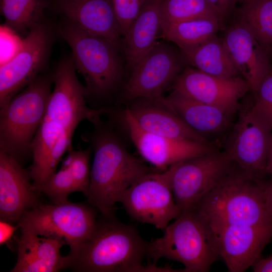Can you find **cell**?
Here are the masks:
<instances>
[{"mask_svg": "<svg viewBox=\"0 0 272 272\" xmlns=\"http://www.w3.org/2000/svg\"><path fill=\"white\" fill-rule=\"evenodd\" d=\"M97 217V209L89 203H41L25 213L17 226L39 236L62 239L72 248L92 233Z\"/></svg>", "mask_w": 272, "mask_h": 272, "instance_id": "cell-8", "label": "cell"}, {"mask_svg": "<svg viewBox=\"0 0 272 272\" xmlns=\"http://www.w3.org/2000/svg\"><path fill=\"white\" fill-rule=\"evenodd\" d=\"M172 92L187 98L216 106L234 114L240 100L251 91L248 82L239 76L222 78L187 65L172 84Z\"/></svg>", "mask_w": 272, "mask_h": 272, "instance_id": "cell-14", "label": "cell"}, {"mask_svg": "<svg viewBox=\"0 0 272 272\" xmlns=\"http://www.w3.org/2000/svg\"><path fill=\"white\" fill-rule=\"evenodd\" d=\"M235 13L236 19L225 29L222 38L240 75L254 94L272 70L271 61L245 22Z\"/></svg>", "mask_w": 272, "mask_h": 272, "instance_id": "cell-17", "label": "cell"}, {"mask_svg": "<svg viewBox=\"0 0 272 272\" xmlns=\"http://www.w3.org/2000/svg\"><path fill=\"white\" fill-rule=\"evenodd\" d=\"M180 117L188 126L203 137L223 132L233 113L221 107L191 100L171 93L154 101Z\"/></svg>", "mask_w": 272, "mask_h": 272, "instance_id": "cell-22", "label": "cell"}, {"mask_svg": "<svg viewBox=\"0 0 272 272\" xmlns=\"http://www.w3.org/2000/svg\"><path fill=\"white\" fill-rule=\"evenodd\" d=\"M201 17L224 21L206 0H162V28L167 25Z\"/></svg>", "mask_w": 272, "mask_h": 272, "instance_id": "cell-29", "label": "cell"}, {"mask_svg": "<svg viewBox=\"0 0 272 272\" xmlns=\"http://www.w3.org/2000/svg\"><path fill=\"white\" fill-rule=\"evenodd\" d=\"M235 166L225 151L213 150L182 160L165 170L181 210L194 207Z\"/></svg>", "mask_w": 272, "mask_h": 272, "instance_id": "cell-9", "label": "cell"}, {"mask_svg": "<svg viewBox=\"0 0 272 272\" xmlns=\"http://www.w3.org/2000/svg\"><path fill=\"white\" fill-rule=\"evenodd\" d=\"M19 228L10 223L1 220L0 221V244L1 245L10 241L15 231Z\"/></svg>", "mask_w": 272, "mask_h": 272, "instance_id": "cell-34", "label": "cell"}, {"mask_svg": "<svg viewBox=\"0 0 272 272\" xmlns=\"http://www.w3.org/2000/svg\"><path fill=\"white\" fill-rule=\"evenodd\" d=\"M122 116L129 136L139 153L158 171H164L182 160L213 150L209 144L172 139L146 132L138 126L127 108Z\"/></svg>", "mask_w": 272, "mask_h": 272, "instance_id": "cell-16", "label": "cell"}, {"mask_svg": "<svg viewBox=\"0 0 272 272\" xmlns=\"http://www.w3.org/2000/svg\"><path fill=\"white\" fill-rule=\"evenodd\" d=\"M251 267L254 272H272V254L266 257H260Z\"/></svg>", "mask_w": 272, "mask_h": 272, "instance_id": "cell-35", "label": "cell"}, {"mask_svg": "<svg viewBox=\"0 0 272 272\" xmlns=\"http://www.w3.org/2000/svg\"><path fill=\"white\" fill-rule=\"evenodd\" d=\"M193 207L213 230L231 225L272 223L265 181L251 177L236 165Z\"/></svg>", "mask_w": 272, "mask_h": 272, "instance_id": "cell-4", "label": "cell"}, {"mask_svg": "<svg viewBox=\"0 0 272 272\" xmlns=\"http://www.w3.org/2000/svg\"><path fill=\"white\" fill-rule=\"evenodd\" d=\"M133 104L128 109L143 130L167 138L208 144L206 138L188 126L174 113L154 101Z\"/></svg>", "mask_w": 272, "mask_h": 272, "instance_id": "cell-23", "label": "cell"}, {"mask_svg": "<svg viewBox=\"0 0 272 272\" xmlns=\"http://www.w3.org/2000/svg\"><path fill=\"white\" fill-rule=\"evenodd\" d=\"M180 50L188 65L205 73L226 79L240 75L222 38L217 35L200 44Z\"/></svg>", "mask_w": 272, "mask_h": 272, "instance_id": "cell-25", "label": "cell"}, {"mask_svg": "<svg viewBox=\"0 0 272 272\" xmlns=\"http://www.w3.org/2000/svg\"><path fill=\"white\" fill-rule=\"evenodd\" d=\"M23 39L7 27H1V65L10 60L20 49Z\"/></svg>", "mask_w": 272, "mask_h": 272, "instance_id": "cell-32", "label": "cell"}, {"mask_svg": "<svg viewBox=\"0 0 272 272\" xmlns=\"http://www.w3.org/2000/svg\"><path fill=\"white\" fill-rule=\"evenodd\" d=\"M72 55L62 59L53 74L54 87L31 144L29 172L34 187L42 185L56 172L58 164L72 146L80 123H94L104 108L88 106L85 86L79 81Z\"/></svg>", "mask_w": 272, "mask_h": 272, "instance_id": "cell-1", "label": "cell"}, {"mask_svg": "<svg viewBox=\"0 0 272 272\" xmlns=\"http://www.w3.org/2000/svg\"><path fill=\"white\" fill-rule=\"evenodd\" d=\"M46 7L44 0H0L6 25L17 33L29 31L42 22Z\"/></svg>", "mask_w": 272, "mask_h": 272, "instance_id": "cell-28", "label": "cell"}, {"mask_svg": "<svg viewBox=\"0 0 272 272\" xmlns=\"http://www.w3.org/2000/svg\"><path fill=\"white\" fill-rule=\"evenodd\" d=\"M119 202L131 220L162 230L182 212L166 170L152 171L143 176L124 192Z\"/></svg>", "mask_w": 272, "mask_h": 272, "instance_id": "cell-11", "label": "cell"}, {"mask_svg": "<svg viewBox=\"0 0 272 272\" xmlns=\"http://www.w3.org/2000/svg\"><path fill=\"white\" fill-rule=\"evenodd\" d=\"M162 31V0H146L123 36L122 47L127 67H132L157 42Z\"/></svg>", "mask_w": 272, "mask_h": 272, "instance_id": "cell-24", "label": "cell"}, {"mask_svg": "<svg viewBox=\"0 0 272 272\" xmlns=\"http://www.w3.org/2000/svg\"><path fill=\"white\" fill-rule=\"evenodd\" d=\"M254 94V110L272 128V70L261 80Z\"/></svg>", "mask_w": 272, "mask_h": 272, "instance_id": "cell-30", "label": "cell"}, {"mask_svg": "<svg viewBox=\"0 0 272 272\" xmlns=\"http://www.w3.org/2000/svg\"><path fill=\"white\" fill-rule=\"evenodd\" d=\"M58 31L71 48L76 70L85 80L87 97L103 98L112 93L123 74L122 45L91 35L67 19Z\"/></svg>", "mask_w": 272, "mask_h": 272, "instance_id": "cell-6", "label": "cell"}, {"mask_svg": "<svg viewBox=\"0 0 272 272\" xmlns=\"http://www.w3.org/2000/svg\"><path fill=\"white\" fill-rule=\"evenodd\" d=\"M219 257L229 272L251 267L272 240V223L231 225L213 230Z\"/></svg>", "mask_w": 272, "mask_h": 272, "instance_id": "cell-15", "label": "cell"}, {"mask_svg": "<svg viewBox=\"0 0 272 272\" xmlns=\"http://www.w3.org/2000/svg\"><path fill=\"white\" fill-rule=\"evenodd\" d=\"M146 0H112L114 11L123 37L139 15Z\"/></svg>", "mask_w": 272, "mask_h": 272, "instance_id": "cell-31", "label": "cell"}, {"mask_svg": "<svg viewBox=\"0 0 272 272\" xmlns=\"http://www.w3.org/2000/svg\"><path fill=\"white\" fill-rule=\"evenodd\" d=\"M242 1V0H241Z\"/></svg>", "mask_w": 272, "mask_h": 272, "instance_id": "cell-40", "label": "cell"}, {"mask_svg": "<svg viewBox=\"0 0 272 272\" xmlns=\"http://www.w3.org/2000/svg\"><path fill=\"white\" fill-rule=\"evenodd\" d=\"M265 189L268 203L272 209V181H265Z\"/></svg>", "mask_w": 272, "mask_h": 272, "instance_id": "cell-37", "label": "cell"}, {"mask_svg": "<svg viewBox=\"0 0 272 272\" xmlns=\"http://www.w3.org/2000/svg\"><path fill=\"white\" fill-rule=\"evenodd\" d=\"M187 65L178 47L157 41L131 70L123 88L124 98L129 101H155L162 96Z\"/></svg>", "mask_w": 272, "mask_h": 272, "instance_id": "cell-10", "label": "cell"}, {"mask_svg": "<svg viewBox=\"0 0 272 272\" xmlns=\"http://www.w3.org/2000/svg\"><path fill=\"white\" fill-rule=\"evenodd\" d=\"M271 52H272V49H271V51H270V54L271 53ZM270 54H269V55H270Z\"/></svg>", "mask_w": 272, "mask_h": 272, "instance_id": "cell-38", "label": "cell"}, {"mask_svg": "<svg viewBox=\"0 0 272 272\" xmlns=\"http://www.w3.org/2000/svg\"><path fill=\"white\" fill-rule=\"evenodd\" d=\"M91 146L78 150L71 148L62 161L59 170L44 184L34 187L46 195L53 203L67 200L69 195L80 191L87 197L89 189L91 168Z\"/></svg>", "mask_w": 272, "mask_h": 272, "instance_id": "cell-20", "label": "cell"}, {"mask_svg": "<svg viewBox=\"0 0 272 272\" xmlns=\"http://www.w3.org/2000/svg\"><path fill=\"white\" fill-rule=\"evenodd\" d=\"M50 27L41 22L23 39L17 53L0 66V108L41 74L53 44Z\"/></svg>", "mask_w": 272, "mask_h": 272, "instance_id": "cell-12", "label": "cell"}, {"mask_svg": "<svg viewBox=\"0 0 272 272\" xmlns=\"http://www.w3.org/2000/svg\"><path fill=\"white\" fill-rule=\"evenodd\" d=\"M163 231L149 242L153 263L165 258L182 264V272H207L220 257L214 231L194 207L182 211Z\"/></svg>", "mask_w": 272, "mask_h": 272, "instance_id": "cell-5", "label": "cell"}, {"mask_svg": "<svg viewBox=\"0 0 272 272\" xmlns=\"http://www.w3.org/2000/svg\"><path fill=\"white\" fill-rule=\"evenodd\" d=\"M237 13L269 55L272 49V0H242Z\"/></svg>", "mask_w": 272, "mask_h": 272, "instance_id": "cell-27", "label": "cell"}, {"mask_svg": "<svg viewBox=\"0 0 272 272\" xmlns=\"http://www.w3.org/2000/svg\"><path fill=\"white\" fill-rule=\"evenodd\" d=\"M16 238L18 257L11 272H56L64 269L65 257L60 249L66 245L62 239L43 237L26 229H20Z\"/></svg>", "mask_w": 272, "mask_h": 272, "instance_id": "cell-21", "label": "cell"}, {"mask_svg": "<svg viewBox=\"0 0 272 272\" xmlns=\"http://www.w3.org/2000/svg\"><path fill=\"white\" fill-rule=\"evenodd\" d=\"M271 135V126L251 105L241 111L224 151L243 172L263 180Z\"/></svg>", "mask_w": 272, "mask_h": 272, "instance_id": "cell-13", "label": "cell"}, {"mask_svg": "<svg viewBox=\"0 0 272 272\" xmlns=\"http://www.w3.org/2000/svg\"><path fill=\"white\" fill-rule=\"evenodd\" d=\"M266 171V174L269 175L270 177V180L272 181V135L268 152Z\"/></svg>", "mask_w": 272, "mask_h": 272, "instance_id": "cell-36", "label": "cell"}, {"mask_svg": "<svg viewBox=\"0 0 272 272\" xmlns=\"http://www.w3.org/2000/svg\"><path fill=\"white\" fill-rule=\"evenodd\" d=\"M271 54H272V52H271V53L270 54V55ZM270 55H269V56H270Z\"/></svg>", "mask_w": 272, "mask_h": 272, "instance_id": "cell-39", "label": "cell"}, {"mask_svg": "<svg viewBox=\"0 0 272 272\" xmlns=\"http://www.w3.org/2000/svg\"><path fill=\"white\" fill-rule=\"evenodd\" d=\"M55 6L66 19L86 32L121 45L112 0H55Z\"/></svg>", "mask_w": 272, "mask_h": 272, "instance_id": "cell-19", "label": "cell"}, {"mask_svg": "<svg viewBox=\"0 0 272 272\" xmlns=\"http://www.w3.org/2000/svg\"><path fill=\"white\" fill-rule=\"evenodd\" d=\"M30 172L12 156L0 150V218L14 224L41 202Z\"/></svg>", "mask_w": 272, "mask_h": 272, "instance_id": "cell-18", "label": "cell"}, {"mask_svg": "<svg viewBox=\"0 0 272 272\" xmlns=\"http://www.w3.org/2000/svg\"><path fill=\"white\" fill-rule=\"evenodd\" d=\"M95 131L89 141L93 150L88 202L102 216H114L116 204L136 181L152 171L131 154L117 137L103 127L101 119L93 124Z\"/></svg>", "mask_w": 272, "mask_h": 272, "instance_id": "cell-3", "label": "cell"}, {"mask_svg": "<svg viewBox=\"0 0 272 272\" xmlns=\"http://www.w3.org/2000/svg\"><path fill=\"white\" fill-rule=\"evenodd\" d=\"M218 13L223 21L233 16L237 9L236 5L241 0H206Z\"/></svg>", "mask_w": 272, "mask_h": 272, "instance_id": "cell-33", "label": "cell"}, {"mask_svg": "<svg viewBox=\"0 0 272 272\" xmlns=\"http://www.w3.org/2000/svg\"><path fill=\"white\" fill-rule=\"evenodd\" d=\"M224 23L216 17H198L165 26L162 28L161 34L181 50L200 44L215 36Z\"/></svg>", "mask_w": 272, "mask_h": 272, "instance_id": "cell-26", "label": "cell"}, {"mask_svg": "<svg viewBox=\"0 0 272 272\" xmlns=\"http://www.w3.org/2000/svg\"><path fill=\"white\" fill-rule=\"evenodd\" d=\"M97 220L92 233L70 248L64 269L79 272H144L149 242L114 216Z\"/></svg>", "mask_w": 272, "mask_h": 272, "instance_id": "cell-2", "label": "cell"}, {"mask_svg": "<svg viewBox=\"0 0 272 272\" xmlns=\"http://www.w3.org/2000/svg\"><path fill=\"white\" fill-rule=\"evenodd\" d=\"M53 74H40L0 108V150L21 164L45 114L52 92Z\"/></svg>", "mask_w": 272, "mask_h": 272, "instance_id": "cell-7", "label": "cell"}]
</instances>
